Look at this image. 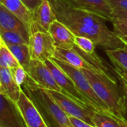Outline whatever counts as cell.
<instances>
[{
    "label": "cell",
    "mask_w": 127,
    "mask_h": 127,
    "mask_svg": "<svg viewBox=\"0 0 127 127\" xmlns=\"http://www.w3.org/2000/svg\"><path fill=\"white\" fill-rule=\"evenodd\" d=\"M20 64L27 71L32 59L30 48L28 43L8 46Z\"/></svg>",
    "instance_id": "cell-19"
},
{
    "label": "cell",
    "mask_w": 127,
    "mask_h": 127,
    "mask_svg": "<svg viewBox=\"0 0 127 127\" xmlns=\"http://www.w3.org/2000/svg\"><path fill=\"white\" fill-rule=\"evenodd\" d=\"M26 72L29 78L37 86L49 91L62 92L52 73L44 62L32 58Z\"/></svg>",
    "instance_id": "cell-7"
},
{
    "label": "cell",
    "mask_w": 127,
    "mask_h": 127,
    "mask_svg": "<svg viewBox=\"0 0 127 127\" xmlns=\"http://www.w3.org/2000/svg\"><path fill=\"white\" fill-rule=\"evenodd\" d=\"M94 127H96V126H94Z\"/></svg>",
    "instance_id": "cell-35"
},
{
    "label": "cell",
    "mask_w": 127,
    "mask_h": 127,
    "mask_svg": "<svg viewBox=\"0 0 127 127\" xmlns=\"http://www.w3.org/2000/svg\"><path fill=\"white\" fill-rule=\"evenodd\" d=\"M75 45L79 47L81 50L88 54L95 53V43L94 42L87 37L83 36H76L75 37Z\"/></svg>",
    "instance_id": "cell-24"
},
{
    "label": "cell",
    "mask_w": 127,
    "mask_h": 127,
    "mask_svg": "<svg viewBox=\"0 0 127 127\" xmlns=\"http://www.w3.org/2000/svg\"><path fill=\"white\" fill-rule=\"evenodd\" d=\"M69 65H71L78 69L92 70L99 72L85 58L80 49L76 45L73 49L56 48L54 57Z\"/></svg>",
    "instance_id": "cell-13"
},
{
    "label": "cell",
    "mask_w": 127,
    "mask_h": 127,
    "mask_svg": "<svg viewBox=\"0 0 127 127\" xmlns=\"http://www.w3.org/2000/svg\"><path fill=\"white\" fill-rule=\"evenodd\" d=\"M0 82L2 94H4L13 101L17 102L19 99L22 88L15 82L11 69L0 67Z\"/></svg>",
    "instance_id": "cell-16"
},
{
    "label": "cell",
    "mask_w": 127,
    "mask_h": 127,
    "mask_svg": "<svg viewBox=\"0 0 127 127\" xmlns=\"http://www.w3.org/2000/svg\"><path fill=\"white\" fill-rule=\"evenodd\" d=\"M0 2L16 14L26 25L30 34H32L34 25L33 14L25 6L20 0H0Z\"/></svg>",
    "instance_id": "cell-17"
},
{
    "label": "cell",
    "mask_w": 127,
    "mask_h": 127,
    "mask_svg": "<svg viewBox=\"0 0 127 127\" xmlns=\"http://www.w3.org/2000/svg\"><path fill=\"white\" fill-rule=\"evenodd\" d=\"M33 18L34 25L32 34L37 31L48 32L52 23L57 20L49 0H42L36 11L33 13Z\"/></svg>",
    "instance_id": "cell-14"
},
{
    "label": "cell",
    "mask_w": 127,
    "mask_h": 127,
    "mask_svg": "<svg viewBox=\"0 0 127 127\" xmlns=\"http://www.w3.org/2000/svg\"><path fill=\"white\" fill-rule=\"evenodd\" d=\"M113 9L127 10V0H108Z\"/></svg>",
    "instance_id": "cell-28"
},
{
    "label": "cell",
    "mask_w": 127,
    "mask_h": 127,
    "mask_svg": "<svg viewBox=\"0 0 127 127\" xmlns=\"http://www.w3.org/2000/svg\"><path fill=\"white\" fill-rule=\"evenodd\" d=\"M112 115L116 119V120L119 123L120 127H127V120H126L123 117H120L115 116L114 114H112Z\"/></svg>",
    "instance_id": "cell-31"
},
{
    "label": "cell",
    "mask_w": 127,
    "mask_h": 127,
    "mask_svg": "<svg viewBox=\"0 0 127 127\" xmlns=\"http://www.w3.org/2000/svg\"><path fill=\"white\" fill-rule=\"evenodd\" d=\"M20 65L19 62L3 40L2 44L0 45V67L14 69Z\"/></svg>",
    "instance_id": "cell-20"
},
{
    "label": "cell",
    "mask_w": 127,
    "mask_h": 127,
    "mask_svg": "<svg viewBox=\"0 0 127 127\" xmlns=\"http://www.w3.org/2000/svg\"><path fill=\"white\" fill-rule=\"evenodd\" d=\"M22 89L34 103L48 127H74L70 116L58 104L48 90L37 86L29 76Z\"/></svg>",
    "instance_id": "cell-2"
},
{
    "label": "cell",
    "mask_w": 127,
    "mask_h": 127,
    "mask_svg": "<svg viewBox=\"0 0 127 127\" xmlns=\"http://www.w3.org/2000/svg\"><path fill=\"white\" fill-rule=\"evenodd\" d=\"M16 103L27 127H48L39 110L23 89Z\"/></svg>",
    "instance_id": "cell-10"
},
{
    "label": "cell",
    "mask_w": 127,
    "mask_h": 127,
    "mask_svg": "<svg viewBox=\"0 0 127 127\" xmlns=\"http://www.w3.org/2000/svg\"><path fill=\"white\" fill-rule=\"evenodd\" d=\"M58 20L68 27L76 36L91 39L105 49L123 47L124 43L111 31L98 15L76 8L65 0H49Z\"/></svg>",
    "instance_id": "cell-1"
},
{
    "label": "cell",
    "mask_w": 127,
    "mask_h": 127,
    "mask_svg": "<svg viewBox=\"0 0 127 127\" xmlns=\"http://www.w3.org/2000/svg\"><path fill=\"white\" fill-rule=\"evenodd\" d=\"M105 54L109 58L111 62L115 67V70L122 73H127V46L105 49Z\"/></svg>",
    "instance_id": "cell-18"
},
{
    "label": "cell",
    "mask_w": 127,
    "mask_h": 127,
    "mask_svg": "<svg viewBox=\"0 0 127 127\" xmlns=\"http://www.w3.org/2000/svg\"><path fill=\"white\" fill-rule=\"evenodd\" d=\"M49 91V90H48ZM54 99L70 117L79 118L94 126L93 117L96 111L93 107L81 103L59 91H49Z\"/></svg>",
    "instance_id": "cell-5"
},
{
    "label": "cell",
    "mask_w": 127,
    "mask_h": 127,
    "mask_svg": "<svg viewBox=\"0 0 127 127\" xmlns=\"http://www.w3.org/2000/svg\"><path fill=\"white\" fill-rule=\"evenodd\" d=\"M111 23L113 24V32L127 46V19L115 18Z\"/></svg>",
    "instance_id": "cell-22"
},
{
    "label": "cell",
    "mask_w": 127,
    "mask_h": 127,
    "mask_svg": "<svg viewBox=\"0 0 127 127\" xmlns=\"http://www.w3.org/2000/svg\"><path fill=\"white\" fill-rule=\"evenodd\" d=\"M114 71H115V73H118L119 75H120V76L127 82V73H122V72L117 71V70H114Z\"/></svg>",
    "instance_id": "cell-32"
},
{
    "label": "cell",
    "mask_w": 127,
    "mask_h": 127,
    "mask_svg": "<svg viewBox=\"0 0 127 127\" xmlns=\"http://www.w3.org/2000/svg\"><path fill=\"white\" fill-rule=\"evenodd\" d=\"M51 59L64 71L73 81L77 90L79 93L86 99L89 104L97 111L108 112L109 111L104 102L99 99V97L94 92L88 79L84 75L82 70L76 68L71 65L63 62L55 58H51Z\"/></svg>",
    "instance_id": "cell-4"
},
{
    "label": "cell",
    "mask_w": 127,
    "mask_h": 127,
    "mask_svg": "<svg viewBox=\"0 0 127 127\" xmlns=\"http://www.w3.org/2000/svg\"><path fill=\"white\" fill-rule=\"evenodd\" d=\"M113 15L114 19L115 18L127 19V10L113 9Z\"/></svg>",
    "instance_id": "cell-30"
},
{
    "label": "cell",
    "mask_w": 127,
    "mask_h": 127,
    "mask_svg": "<svg viewBox=\"0 0 127 127\" xmlns=\"http://www.w3.org/2000/svg\"><path fill=\"white\" fill-rule=\"evenodd\" d=\"M3 42V40H2V37L0 36V45L2 44V43Z\"/></svg>",
    "instance_id": "cell-33"
},
{
    "label": "cell",
    "mask_w": 127,
    "mask_h": 127,
    "mask_svg": "<svg viewBox=\"0 0 127 127\" xmlns=\"http://www.w3.org/2000/svg\"><path fill=\"white\" fill-rule=\"evenodd\" d=\"M48 32L53 38L56 48L73 49L74 46L76 35L59 20H55L52 23Z\"/></svg>",
    "instance_id": "cell-15"
},
{
    "label": "cell",
    "mask_w": 127,
    "mask_h": 127,
    "mask_svg": "<svg viewBox=\"0 0 127 127\" xmlns=\"http://www.w3.org/2000/svg\"><path fill=\"white\" fill-rule=\"evenodd\" d=\"M93 120L96 127H120L119 123L109 111H96Z\"/></svg>",
    "instance_id": "cell-21"
},
{
    "label": "cell",
    "mask_w": 127,
    "mask_h": 127,
    "mask_svg": "<svg viewBox=\"0 0 127 127\" xmlns=\"http://www.w3.org/2000/svg\"><path fill=\"white\" fill-rule=\"evenodd\" d=\"M76 8L95 14L104 20H114L113 8L108 0H65Z\"/></svg>",
    "instance_id": "cell-11"
},
{
    "label": "cell",
    "mask_w": 127,
    "mask_h": 127,
    "mask_svg": "<svg viewBox=\"0 0 127 127\" xmlns=\"http://www.w3.org/2000/svg\"><path fill=\"white\" fill-rule=\"evenodd\" d=\"M70 120L74 127H94V126L88 124V123H86L79 118L74 117H70Z\"/></svg>",
    "instance_id": "cell-29"
},
{
    "label": "cell",
    "mask_w": 127,
    "mask_h": 127,
    "mask_svg": "<svg viewBox=\"0 0 127 127\" xmlns=\"http://www.w3.org/2000/svg\"><path fill=\"white\" fill-rule=\"evenodd\" d=\"M11 73H12V75L15 82L20 87L22 88L23 85L25 83V82L26 81L28 78L27 72L21 65H20L19 67L16 68L11 69Z\"/></svg>",
    "instance_id": "cell-25"
},
{
    "label": "cell",
    "mask_w": 127,
    "mask_h": 127,
    "mask_svg": "<svg viewBox=\"0 0 127 127\" xmlns=\"http://www.w3.org/2000/svg\"><path fill=\"white\" fill-rule=\"evenodd\" d=\"M14 31L19 33L28 43L30 32L26 25L13 12L0 2V32Z\"/></svg>",
    "instance_id": "cell-12"
},
{
    "label": "cell",
    "mask_w": 127,
    "mask_h": 127,
    "mask_svg": "<svg viewBox=\"0 0 127 127\" xmlns=\"http://www.w3.org/2000/svg\"><path fill=\"white\" fill-rule=\"evenodd\" d=\"M46 65L50 70L52 73L57 84L61 88L63 94L68 96L69 97L85 105L91 106L86 99L79 93L77 90L73 81L72 79L56 63H55L51 58L46 60L45 62ZM92 107V106H91Z\"/></svg>",
    "instance_id": "cell-8"
},
{
    "label": "cell",
    "mask_w": 127,
    "mask_h": 127,
    "mask_svg": "<svg viewBox=\"0 0 127 127\" xmlns=\"http://www.w3.org/2000/svg\"><path fill=\"white\" fill-rule=\"evenodd\" d=\"M82 71L109 112L125 118L123 97L119 83L95 70L82 69Z\"/></svg>",
    "instance_id": "cell-3"
},
{
    "label": "cell",
    "mask_w": 127,
    "mask_h": 127,
    "mask_svg": "<svg viewBox=\"0 0 127 127\" xmlns=\"http://www.w3.org/2000/svg\"><path fill=\"white\" fill-rule=\"evenodd\" d=\"M0 127H27L16 102L0 93Z\"/></svg>",
    "instance_id": "cell-9"
},
{
    "label": "cell",
    "mask_w": 127,
    "mask_h": 127,
    "mask_svg": "<svg viewBox=\"0 0 127 127\" xmlns=\"http://www.w3.org/2000/svg\"><path fill=\"white\" fill-rule=\"evenodd\" d=\"M0 93H2V88H1V82H0Z\"/></svg>",
    "instance_id": "cell-34"
},
{
    "label": "cell",
    "mask_w": 127,
    "mask_h": 127,
    "mask_svg": "<svg viewBox=\"0 0 127 127\" xmlns=\"http://www.w3.org/2000/svg\"><path fill=\"white\" fill-rule=\"evenodd\" d=\"M20 1L33 14L40 4L42 0H20Z\"/></svg>",
    "instance_id": "cell-27"
},
{
    "label": "cell",
    "mask_w": 127,
    "mask_h": 127,
    "mask_svg": "<svg viewBox=\"0 0 127 127\" xmlns=\"http://www.w3.org/2000/svg\"><path fill=\"white\" fill-rule=\"evenodd\" d=\"M0 36L2 37L4 42L7 46L9 45H17V44H23L28 43L26 41L19 33L14 31H2L0 32Z\"/></svg>",
    "instance_id": "cell-23"
},
{
    "label": "cell",
    "mask_w": 127,
    "mask_h": 127,
    "mask_svg": "<svg viewBox=\"0 0 127 127\" xmlns=\"http://www.w3.org/2000/svg\"><path fill=\"white\" fill-rule=\"evenodd\" d=\"M29 46L31 57L43 62L53 58L56 46L49 32L37 31L30 35Z\"/></svg>",
    "instance_id": "cell-6"
},
{
    "label": "cell",
    "mask_w": 127,
    "mask_h": 127,
    "mask_svg": "<svg viewBox=\"0 0 127 127\" xmlns=\"http://www.w3.org/2000/svg\"><path fill=\"white\" fill-rule=\"evenodd\" d=\"M115 75L117 78L118 83L120 85L124 103V111H125V119L127 120V82L118 73H115Z\"/></svg>",
    "instance_id": "cell-26"
}]
</instances>
